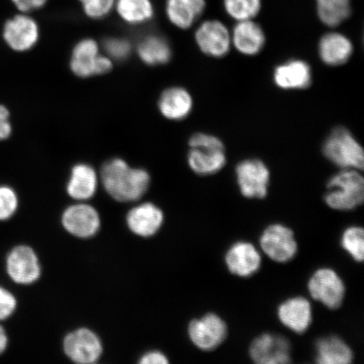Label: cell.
Returning a JSON list of instances; mask_svg holds the SVG:
<instances>
[{"mask_svg":"<svg viewBox=\"0 0 364 364\" xmlns=\"http://www.w3.org/2000/svg\"><path fill=\"white\" fill-rule=\"evenodd\" d=\"M259 244L262 252L275 262H289L298 254L299 245L294 232L279 223H274L264 229Z\"/></svg>","mask_w":364,"mask_h":364,"instance_id":"6","label":"cell"},{"mask_svg":"<svg viewBox=\"0 0 364 364\" xmlns=\"http://www.w3.org/2000/svg\"><path fill=\"white\" fill-rule=\"evenodd\" d=\"M104 48L106 50L109 57L121 61L129 58L131 53L132 46L129 41L126 39L112 38H108L105 42Z\"/></svg>","mask_w":364,"mask_h":364,"instance_id":"33","label":"cell"},{"mask_svg":"<svg viewBox=\"0 0 364 364\" xmlns=\"http://www.w3.org/2000/svg\"><path fill=\"white\" fill-rule=\"evenodd\" d=\"M227 269L236 277H250L260 270L262 255L249 241L240 240L232 244L225 255Z\"/></svg>","mask_w":364,"mask_h":364,"instance_id":"15","label":"cell"},{"mask_svg":"<svg viewBox=\"0 0 364 364\" xmlns=\"http://www.w3.org/2000/svg\"><path fill=\"white\" fill-rule=\"evenodd\" d=\"M40 38L38 22L26 13H20L4 23L3 38L16 52H26L35 47Z\"/></svg>","mask_w":364,"mask_h":364,"instance_id":"12","label":"cell"},{"mask_svg":"<svg viewBox=\"0 0 364 364\" xmlns=\"http://www.w3.org/2000/svg\"><path fill=\"white\" fill-rule=\"evenodd\" d=\"M265 42L262 27L252 20L238 21L231 34V43L244 55H257L262 51Z\"/></svg>","mask_w":364,"mask_h":364,"instance_id":"20","label":"cell"},{"mask_svg":"<svg viewBox=\"0 0 364 364\" xmlns=\"http://www.w3.org/2000/svg\"><path fill=\"white\" fill-rule=\"evenodd\" d=\"M73 73L81 78L105 75L112 68L110 58L100 55L99 46L93 39L80 41L73 50L70 60Z\"/></svg>","mask_w":364,"mask_h":364,"instance_id":"9","label":"cell"},{"mask_svg":"<svg viewBox=\"0 0 364 364\" xmlns=\"http://www.w3.org/2000/svg\"><path fill=\"white\" fill-rule=\"evenodd\" d=\"M205 8V0H166V13L173 25L185 30L193 26Z\"/></svg>","mask_w":364,"mask_h":364,"instance_id":"25","label":"cell"},{"mask_svg":"<svg viewBox=\"0 0 364 364\" xmlns=\"http://www.w3.org/2000/svg\"><path fill=\"white\" fill-rule=\"evenodd\" d=\"M8 336L6 330L0 325V355L6 351L8 347Z\"/></svg>","mask_w":364,"mask_h":364,"instance_id":"38","label":"cell"},{"mask_svg":"<svg viewBox=\"0 0 364 364\" xmlns=\"http://www.w3.org/2000/svg\"><path fill=\"white\" fill-rule=\"evenodd\" d=\"M98 188V176L92 166L78 164L73 167L67 184V193L76 201L85 202L93 198Z\"/></svg>","mask_w":364,"mask_h":364,"instance_id":"21","label":"cell"},{"mask_svg":"<svg viewBox=\"0 0 364 364\" xmlns=\"http://www.w3.org/2000/svg\"><path fill=\"white\" fill-rule=\"evenodd\" d=\"M353 46L347 36L330 33L322 36L318 43V55L323 63L329 66L344 65L351 58Z\"/></svg>","mask_w":364,"mask_h":364,"instance_id":"23","label":"cell"},{"mask_svg":"<svg viewBox=\"0 0 364 364\" xmlns=\"http://www.w3.org/2000/svg\"><path fill=\"white\" fill-rule=\"evenodd\" d=\"M323 153L341 169H363V148L353 135L344 127H338L331 132L323 145Z\"/></svg>","mask_w":364,"mask_h":364,"instance_id":"4","label":"cell"},{"mask_svg":"<svg viewBox=\"0 0 364 364\" xmlns=\"http://www.w3.org/2000/svg\"><path fill=\"white\" fill-rule=\"evenodd\" d=\"M6 270L12 281L21 285L36 283L42 274L38 255L28 245H18L8 254Z\"/></svg>","mask_w":364,"mask_h":364,"instance_id":"13","label":"cell"},{"mask_svg":"<svg viewBox=\"0 0 364 364\" xmlns=\"http://www.w3.org/2000/svg\"><path fill=\"white\" fill-rule=\"evenodd\" d=\"M11 113L6 107L0 105V141L6 140L12 134Z\"/></svg>","mask_w":364,"mask_h":364,"instance_id":"35","label":"cell"},{"mask_svg":"<svg viewBox=\"0 0 364 364\" xmlns=\"http://www.w3.org/2000/svg\"><path fill=\"white\" fill-rule=\"evenodd\" d=\"M227 323L213 312L193 318L188 325L189 339L196 348L211 352L225 343L228 336Z\"/></svg>","mask_w":364,"mask_h":364,"instance_id":"7","label":"cell"},{"mask_svg":"<svg viewBox=\"0 0 364 364\" xmlns=\"http://www.w3.org/2000/svg\"><path fill=\"white\" fill-rule=\"evenodd\" d=\"M114 9L121 19L131 26L145 24L154 16L151 0H116Z\"/></svg>","mask_w":364,"mask_h":364,"instance_id":"27","label":"cell"},{"mask_svg":"<svg viewBox=\"0 0 364 364\" xmlns=\"http://www.w3.org/2000/svg\"><path fill=\"white\" fill-rule=\"evenodd\" d=\"M236 181L240 192L248 199H264L268 194L270 171L265 163L257 159H245L236 166Z\"/></svg>","mask_w":364,"mask_h":364,"instance_id":"8","label":"cell"},{"mask_svg":"<svg viewBox=\"0 0 364 364\" xmlns=\"http://www.w3.org/2000/svg\"><path fill=\"white\" fill-rule=\"evenodd\" d=\"M277 316L286 328L301 335L306 333L312 324V304L302 296H294L279 304Z\"/></svg>","mask_w":364,"mask_h":364,"instance_id":"16","label":"cell"},{"mask_svg":"<svg viewBox=\"0 0 364 364\" xmlns=\"http://www.w3.org/2000/svg\"><path fill=\"white\" fill-rule=\"evenodd\" d=\"M79 2L86 16L101 20L112 11L116 0H79Z\"/></svg>","mask_w":364,"mask_h":364,"instance_id":"31","label":"cell"},{"mask_svg":"<svg viewBox=\"0 0 364 364\" xmlns=\"http://www.w3.org/2000/svg\"><path fill=\"white\" fill-rule=\"evenodd\" d=\"M225 11L237 21L252 20L258 15L262 0H225Z\"/></svg>","mask_w":364,"mask_h":364,"instance_id":"30","label":"cell"},{"mask_svg":"<svg viewBox=\"0 0 364 364\" xmlns=\"http://www.w3.org/2000/svg\"><path fill=\"white\" fill-rule=\"evenodd\" d=\"M188 165L199 176L215 175L225 167L224 144L216 136L196 134L189 141Z\"/></svg>","mask_w":364,"mask_h":364,"instance_id":"3","label":"cell"},{"mask_svg":"<svg viewBox=\"0 0 364 364\" xmlns=\"http://www.w3.org/2000/svg\"><path fill=\"white\" fill-rule=\"evenodd\" d=\"M63 352L72 362L92 364L98 362L103 353L101 339L88 328L70 332L63 340Z\"/></svg>","mask_w":364,"mask_h":364,"instance_id":"10","label":"cell"},{"mask_svg":"<svg viewBox=\"0 0 364 364\" xmlns=\"http://www.w3.org/2000/svg\"><path fill=\"white\" fill-rule=\"evenodd\" d=\"M307 288L311 297L329 309H338L344 302L346 285L338 272L321 267L312 273Z\"/></svg>","mask_w":364,"mask_h":364,"instance_id":"5","label":"cell"},{"mask_svg":"<svg viewBox=\"0 0 364 364\" xmlns=\"http://www.w3.org/2000/svg\"><path fill=\"white\" fill-rule=\"evenodd\" d=\"M318 16L327 26H338L351 15L350 0H316Z\"/></svg>","mask_w":364,"mask_h":364,"instance_id":"28","label":"cell"},{"mask_svg":"<svg viewBox=\"0 0 364 364\" xmlns=\"http://www.w3.org/2000/svg\"><path fill=\"white\" fill-rule=\"evenodd\" d=\"M19 199L16 191L8 186H0V221L8 220L15 215Z\"/></svg>","mask_w":364,"mask_h":364,"instance_id":"32","label":"cell"},{"mask_svg":"<svg viewBox=\"0 0 364 364\" xmlns=\"http://www.w3.org/2000/svg\"><path fill=\"white\" fill-rule=\"evenodd\" d=\"M164 213L152 203L138 205L127 213L126 222L130 231L140 237H151L161 230L164 223Z\"/></svg>","mask_w":364,"mask_h":364,"instance_id":"18","label":"cell"},{"mask_svg":"<svg viewBox=\"0 0 364 364\" xmlns=\"http://www.w3.org/2000/svg\"><path fill=\"white\" fill-rule=\"evenodd\" d=\"M101 178L107 193L120 203L138 201L146 193L150 184L148 171L132 168L122 159H113L105 164Z\"/></svg>","mask_w":364,"mask_h":364,"instance_id":"1","label":"cell"},{"mask_svg":"<svg viewBox=\"0 0 364 364\" xmlns=\"http://www.w3.org/2000/svg\"><path fill=\"white\" fill-rule=\"evenodd\" d=\"M273 80L281 89H306L312 82L311 68L306 62L294 59L275 68Z\"/></svg>","mask_w":364,"mask_h":364,"instance_id":"19","label":"cell"},{"mask_svg":"<svg viewBox=\"0 0 364 364\" xmlns=\"http://www.w3.org/2000/svg\"><path fill=\"white\" fill-rule=\"evenodd\" d=\"M101 217L97 209L87 203L71 205L63 213V227L68 234L75 237H93L101 229Z\"/></svg>","mask_w":364,"mask_h":364,"instance_id":"14","label":"cell"},{"mask_svg":"<svg viewBox=\"0 0 364 364\" xmlns=\"http://www.w3.org/2000/svg\"><path fill=\"white\" fill-rule=\"evenodd\" d=\"M139 56L150 66L165 65L171 60V48L163 36L151 34L144 36L138 45Z\"/></svg>","mask_w":364,"mask_h":364,"instance_id":"26","label":"cell"},{"mask_svg":"<svg viewBox=\"0 0 364 364\" xmlns=\"http://www.w3.org/2000/svg\"><path fill=\"white\" fill-rule=\"evenodd\" d=\"M17 307V300L12 293L0 286V321L10 318Z\"/></svg>","mask_w":364,"mask_h":364,"instance_id":"34","label":"cell"},{"mask_svg":"<svg viewBox=\"0 0 364 364\" xmlns=\"http://www.w3.org/2000/svg\"><path fill=\"white\" fill-rule=\"evenodd\" d=\"M159 110L167 119L181 121L192 111L193 101L188 90L181 87L166 90L159 100Z\"/></svg>","mask_w":364,"mask_h":364,"instance_id":"24","label":"cell"},{"mask_svg":"<svg viewBox=\"0 0 364 364\" xmlns=\"http://www.w3.org/2000/svg\"><path fill=\"white\" fill-rule=\"evenodd\" d=\"M140 364H166L169 363L165 354L159 351L148 352L139 359Z\"/></svg>","mask_w":364,"mask_h":364,"instance_id":"37","label":"cell"},{"mask_svg":"<svg viewBox=\"0 0 364 364\" xmlns=\"http://www.w3.org/2000/svg\"><path fill=\"white\" fill-rule=\"evenodd\" d=\"M196 43L201 51L213 58H222L230 52L231 34L218 21H207L196 31Z\"/></svg>","mask_w":364,"mask_h":364,"instance_id":"17","label":"cell"},{"mask_svg":"<svg viewBox=\"0 0 364 364\" xmlns=\"http://www.w3.org/2000/svg\"><path fill=\"white\" fill-rule=\"evenodd\" d=\"M354 359L353 349L338 336L318 338L315 344V360L318 364H350Z\"/></svg>","mask_w":364,"mask_h":364,"instance_id":"22","label":"cell"},{"mask_svg":"<svg viewBox=\"0 0 364 364\" xmlns=\"http://www.w3.org/2000/svg\"><path fill=\"white\" fill-rule=\"evenodd\" d=\"M326 189L325 203L333 210L352 211L363 203L364 180L358 170L341 169L331 177Z\"/></svg>","mask_w":364,"mask_h":364,"instance_id":"2","label":"cell"},{"mask_svg":"<svg viewBox=\"0 0 364 364\" xmlns=\"http://www.w3.org/2000/svg\"><path fill=\"white\" fill-rule=\"evenodd\" d=\"M48 1V0H11L18 11L26 14L40 10Z\"/></svg>","mask_w":364,"mask_h":364,"instance_id":"36","label":"cell"},{"mask_svg":"<svg viewBox=\"0 0 364 364\" xmlns=\"http://www.w3.org/2000/svg\"><path fill=\"white\" fill-rule=\"evenodd\" d=\"M340 244L353 260L362 263L364 258V232L362 227L353 225L346 228L341 235Z\"/></svg>","mask_w":364,"mask_h":364,"instance_id":"29","label":"cell"},{"mask_svg":"<svg viewBox=\"0 0 364 364\" xmlns=\"http://www.w3.org/2000/svg\"><path fill=\"white\" fill-rule=\"evenodd\" d=\"M292 349L285 336L262 333L257 336L249 348L250 359L257 364H287L291 363Z\"/></svg>","mask_w":364,"mask_h":364,"instance_id":"11","label":"cell"}]
</instances>
